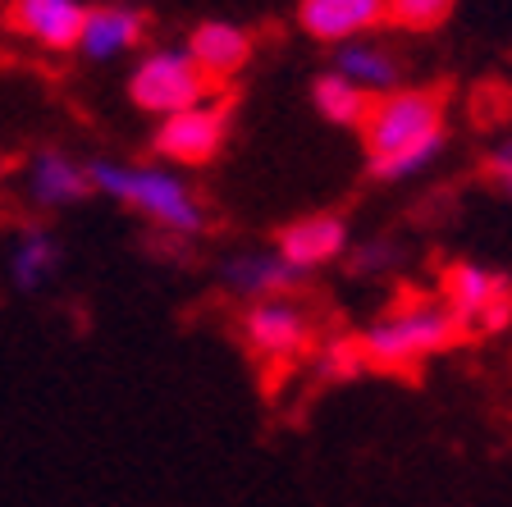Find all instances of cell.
<instances>
[{"mask_svg":"<svg viewBox=\"0 0 512 507\" xmlns=\"http://www.w3.org/2000/svg\"><path fill=\"white\" fill-rule=\"evenodd\" d=\"M357 128H362L366 169L380 183L416 179L448 147L444 96L430 87H394V92L371 96Z\"/></svg>","mask_w":512,"mask_h":507,"instance_id":"obj_1","label":"cell"},{"mask_svg":"<svg viewBox=\"0 0 512 507\" xmlns=\"http://www.w3.org/2000/svg\"><path fill=\"white\" fill-rule=\"evenodd\" d=\"M87 183L92 192L128 206L133 215H142L147 224H156V233L165 238H197L206 229V206L197 197L183 174L165 165H119V160H92L87 165Z\"/></svg>","mask_w":512,"mask_h":507,"instance_id":"obj_2","label":"cell"},{"mask_svg":"<svg viewBox=\"0 0 512 507\" xmlns=\"http://www.w3.org/2000/svg\"><path fill=\"white\" fill-rule=\"evenodd\" d=\"M467 338L462 325L444 302H430V297H412L398 311L380 316L362 338L357 348L366 357V370H412L416 361H430L439 352H453Z\"/></svg>","mask_w":512,"mask_h":507,"instance_id":"obj_3","label":"cell"},{"mask_svg":"<svg viewBox=\"0 0 512 507\" xmlns=\"http://www.w3.org/2000/svg\"><path fill=\"white\" fill-rule=\"evenodd\" d=\"M211 78L197 69V60L188 55V46H156L147 51L133 74H128V96L133 106L147 115H174V110H192L211 101Z\"/></svg>","mask_w":512,"mask_h":507,"instance_id":"obj_4","label":"cell"},{"mask_svg":"<svg viewBox=\"0 0 512 507\" xmlns=\"http://www.w3.org/2000/svg\"><path fill=\"white\" fill-rule=\"evenodd\" d=\"M439 302L467 325V334H508L512 279L476 261H453L439 279Z\"/></svg>","mask_w":512,"mask_h":507,"instance_id":"obj_5","label":"cell"},{"mask_svg":"<svg viewBox=\"0 0 512 507\" xmlns=\"http://www.w3.org/2000/svg\"><path fill=\"white\" fill-rule=\"evenodd\" d=\"M238 334L261 361H288L311 343V316L293 297H261L243 311Z\"/></svg>","mask_w":512,"mask_h":507,"instance_id":"obj_6","label":"cell"},{"mask_svg":"<svg viewBox=\"0 0 512 507\" xmlns=\"http://www.w3.org/2000/svg\"><path fill=\"white\" fill-rule=\"evenodd\" d=\"M224 128H229L224 110L215 106V101H202V106L174 110V115L160 119V124H156V138H151V147H156L160 160H170V165L197 169V165H206V160L220 156Z\"/></svg>","mask_w":512,"mask_h":507,"instance_id":"obj_7","label":"cell"},{"mask_svg":"<svg viewBox=\"0 0 512 507\" xmlns=\"http://www.w3.org/2000/svg\"><path fill=\"white\" fill-rule=\"evenodd\" d=\"M23 192L37 211H64V206H78L83 197H92V183H87V165L74 160L69 151H37L28 160V174H23Z\"/></svg>","mask_w":512,"mask_h":507,"instance_id":"obj_8","label":"cell"},{"mask_svg":"<svg viewBox=\"0 0 512 507\" xmlns=\"http://www.w3.org/2000/svg\"><path fill=\"white\" fill-rule=\"evenodd\" d=\"M83 14V0H10V28L42 51H74Z\"/></svg>","mask_w":512,"mask_h":507,"instance_id":"obj_9","label":"cell"},{"mask_svg":"<svg viewBox=\"0 0 512 507\" xmlns=\"http://www.w3.org/2000/svg\"><path fill=\"white\" fill-rule=\"evenodd\" d=\"M224 288H234L238 297L247 302H261V297H293L307 275H302L298 265H288L279 252H238L224 261L220 270Z\"/></svg>","mask_w":512,"mask_h":507,"instance_id":"obj_10","label":"cell"},{"mask_svg":"<svg viewBox=\"0 0 512 507\" xmlns=\"http://www.w3.org/2000/svg\"><path fill=\"white\" fill-rule=\"evenodd\" d=\"M275 252L288 265H298L302 275L320 270V265H334L339 256H348V224L339 215H307V220H293L279 233Z\"/></svg>","mask_w":512,"mask_h":507,"instance_id":"obj_11","label":"cell"},{"mask_svg":"<svg viewBox=\"0 0 512 507\" xmlns=\"http://www.w3.org/2000/svg\"><path fill=\"white\" fill-rule=\"evenodd\" d=\"M298 23L316 42H352L384 23V0H302Z\"/></svg>","mask_w":512,"mask_h":507,"instance_id":"obj_12","label":"cell"},{"mask_svg":"<svg viewBox=\"0 0 512 507\" xmlns=\"http://www.w3.org/2000/svg\"><path fill=\"white\" fill-rule=\"evenodd\" d=\"M142 37H147V19H142V10H133V5H96V10L83 14V28H78L74 51H83L87 60H96V64H106V60L128 55Z\"/></svg>","mask_w":512,"mask_h":507,"instance_id":"obj_13","label":"cell"},{"mask_svg":"<svg viewBox=\"0 0 512 507\" xmlns=\"http://www.w3.org/2000/svg\"><path fill=\"white\" fill-rule=\"evenodd\" d=\"M5 275L19 293H42L55 275H60V243L55 233L42 229V224H23L14 233L10 256H5Z\"/></svg>","mask_w":512,"mask_h":507,"instance_id":"obj_14","label":"cell"},{"mask_svg":"<svg viewBox=\"0 0 512 507\" xmlns=\"http://www.w3.org/2000/svg\"><path fill=\"white\" fill-rule=\"evenodd\" d=\"M334 74L348 78L352 87H362L366 96H380V92H394L398 87L403 64H398V55L384 42H375V37H352V42H339Z\"/></svg>","mask_w":512,"mask_h":507,"instance_id":"obj_15","label":"cell"},{"mask_svg":"<svg viewBox=\"0 0 512 507\" xmlns=\"http://www.w3.org/2000/svg\"><path fill=\"white\" fill-rule=\"evenodd\" d=\"M188 55L197 60L211 83H229L234 74H243V64L252 60V37L238 23H202L192 32Z\"/></svg>","mask_w":512,"mask_h":507,"instance_id":"obj_16","label":"cell"},{"mask_svg":"<svg viewBox=\"0 0 512 507\" xmlns=\"http://www.w3.org/2000/svg\"><path fill=\"white\" fill-rule=\"evenodd\" d=\"M311 106L320 110V119H330V124L357 128V124H362V115H366V106H371V96L330 69V74H320L316 87H311Z\"/></svg>","mask_w":512,"mask_h":507,"instance_id":"obj_17","label":"cell"},{"mask_svg":"<svg viewBox=\"0 0 512 507\" xmlns=\"http://www.w3.org/2000/svg\"><path fill=\"white\" fill-rule=\"evenodd\" d=\"M458 0H384V19L407 32H430L453 14Z\"/></svg>","mask_w":512,"mask_h":507,"instance_id":"obj_18","label":"cell"},{"mask_svg":"<svg viewBox=\"0 0 512 507\" xmlns=\"http://www.w3.org/2000/svg\"><path fill=\"white\" fill-rule=\"evenodd\" d=\"M357 370H366V357H362V348H357V338H352V343H343V348L325 352V375L348 380V375H357Z\"/></svg>","mask_w":512,"mask_h":507,"instance_id":"obj_19","label":"cell"},{"mask_svg":"<svg viewBox=\"0 0 512 507\" xmlns=\"http://www.w3.org/2000/svg\"><path fill=\"white\" fill-rule=\"evenodd\" d=\"M485 174H490V183L499 192H508L512 197V138L503 142V147L490 151V160H485Z\"/></svg>","mask_w":512,"mask_h":507,"instance_id":"obj_20","label":"cell"}]
</instances>
